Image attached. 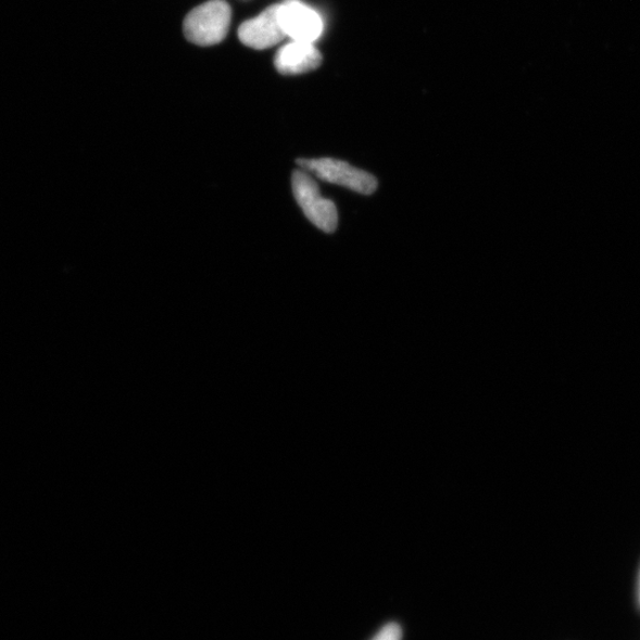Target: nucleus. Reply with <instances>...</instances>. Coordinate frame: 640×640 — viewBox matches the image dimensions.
<instances>
[{
    "label": "nucleus",
    "instance_id": "nucleus-1",
    "mask_svg": "<svg viewBox=\"0 0 640 640\" xmlns=\"http://www.w3.org/2000/svg\"><path fill=\"white\" fill-rule=\"evenodd\" d=\"M230 21L231 9L226 0H208L188 13L183 32L196 46H215L226 38Z\"/></svg>",
    "mask_w": 640,
    "mask_h": 640
},
{
    "label": "nucleus",
    "instance_id": "nucleus-2",
    "mask_svg": "<svg viewBox=\"0 0 640 640\" xmlns=\"http://www.w3.org/2000/svg\"><path fill=\"white\" fill-rule=\"evenodd\" d=\"M292 190L297 203L313 225L328 234L336 230L337 208L332 201L323 198L315 178L302 168L296 170L292 174Z\"/></svg>",
    "mask_w": 640,
    "mask_h": 640
},
{
    "label": "nucleus",
    "instance_id": "nucleus-3",
    "mask_svg": "<svg viewBox=\"0 0 640 640\" xmlns=\"http://www.w3.org/2000/svg\"><path fill=\"white\" fill-rule=\"evenodd\" d=\"M297 165L321 180L332 183V185L362 194H372L378 187L376 177L343 161L335 159H299Z\"/></svg>",
    "mask_w": 640,
    "mask_h": 640
},
{
    "label": "nucleus",
    "instance_id": "nucleus-4",
    "mask_svg": "<svg viewBox=\"0 0 640 640\" xmlns=\"http://www.w3.org/2000/svg\"><path fill=\"white\" fill-rule=\"evenodd\" d=\"M278 17L286 37H291L293 41L313 43L323 33V20L318 12L300 0H285L279 4Z\"/></svg>",
    "mask_w": 640,
    "mask_h": 640
},
{
    "label": "nucleus",
    "instance_id": "nucleus-5",
    "mask_svg": "<svg viewBox=\"0 0 640 640\" xmlns=\"http://www.w3.org/2000/svg\"><path fill=\"white\" fill-rule=\"evenodd\" d=\"M277 5H272L260 15L240 25V41L252 49L265 50L277 46L286 37L278 17Z\"/></svg>",
    "mask_w": 640,
    "mask_h": 640
},
{
    "label": "nucleus",
    "instance_id": "nucleus-6",
    "mask_svg": "<svg viewBox=\"0 0 640 640\" xmlns=\"http://www.w3.org/2000/svg\"><path fill=\"white\" fill-rule=\"evenodd\" d=\"M322 61L323 57L313 43L293 41L277 51L274 65L283 75H298L316 71Z\"/></svg>",
    "mask_w": 640,
    "mask_h": 640
},
{
    "label": "nucleus",
    "instance_id": "nucleus-7",
    "mask_svg": "<svg viewBox=\"0 0 640 640\" xmlns=\"http://www.w3.org/2000/svg\"><path fill=\"white\" fill-rule=\"evenodd\" d=\"M402 630L401 626L396 623H390L384 626L380 632H378L372 640H401Z\"/></svg>",
    "mask_w": 640,
    "mask_h": 640
},
{
    "label": "nucleus",
    "instance_id": "nucleus-8",
    "mask_svg": "<svg viewBox=\"0 0 640 640\" xmlns=\"http://www.w3.org/2000/svg\"><path fill=\"white\" fill-rule=\"evenodd\" d=\"M638 605L640 607V579H639V586H638Z\"/></svg>",
    "mask_w": 640,
    "mask_h": 640
}]
</instances>
